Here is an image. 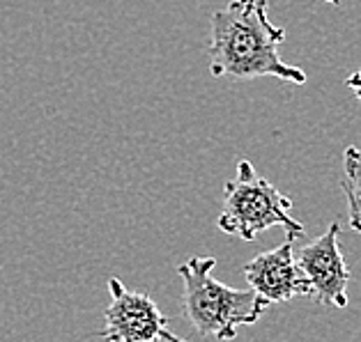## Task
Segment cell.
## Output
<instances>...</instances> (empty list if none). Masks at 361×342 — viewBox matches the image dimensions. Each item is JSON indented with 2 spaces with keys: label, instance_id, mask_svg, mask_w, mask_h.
Returning a JSON list of instances; mask_svg holds the SVG:
<instances>
[{
  "label": "cell",
  "instance_id": "obj_1",
  "mask_svg": "<svg viewBox=\"0 0 361 342\" xmlns=\"http://www.w3.org/2000/svg\"><path fill=\"white\" fill-rule=\"evenodd\" d=\"M269 0H231L209 19V72L231 76L235 81H251L274 76L281 81L304 85L306 74L295 65H286L279 46L286 42V30L267 16Z\"/></svg>",
  "mask_w": 361,
  "mask_h": 342
},
{
  "label": "cell",
  "instance_id": "obj_2",
  "mask_svg": "<svg viewBox=\"0 0 361 342\" xmlns=\"http://www.w3.org/2000/svg\"><path fill=\"white\" fill-rule=\"evenodd\" d=\"M216 258H191L178 267L182 305L191 329L219 342L235 340L237 329L251 327L269 305L253 289L228 287L212 276Z\"/></svg>",
  "mask_w": 361,
  "mask_h": 342
},
{
  "label": "cell",
  "instance_id": "obj_3",
  "mask_svg": "<svg viewBox=\"0 0 361 342\" xmlns=\"http://www.w3.org/2000/svg\"><path fill=\"white\" fill-rule=\"evenodd\" d=\"M293 200L283 196L274 184L255 172L253 163L237 161L235 177L224 186V207L219 216V230L253 241L267 227H286V232L302 236L304 225L290 216Z\"/></svg>",
  "mask_w": 361,
  "mask_h": 342
},
{
  "label": "cell",
  "instance_id": "obj_4",
  "mask_svg": "<svg viewBox=\"0 0 361 342\" xmlns=\"http://www.w3.org/2000/svg\"><path fill=\"white\" fill-rule=\"evenodd\" d=\"M338 239L341 223L334 221L327 227V232L308 241L302 251L295 253V260L308 278V285H311L308 296H313L315 303L331 305V308H348L350 271Z\"/></svg>",
  "mask_w": 361,
  "mask_h": 342
},
{
  "label": "cell",
  "instance_id": "obj_5",
  "mask_svg": "<svg viewBox=\"0 0 361 342\" xmlns=\"http://www.w3.org/2000/svg\"><path fill=\"white\" fill-rule=\"evenodd\" d=\"M111 305L104 312V342H152L169 317L145 292H131L120 278H109Z\"/></svg>",
  "mask_w": 361,
  "mask_h": 342
},
{
  "label": "cell",
  "instance_id": "obj_6",
  "mask_svg": "<svg viewBox=\"0 0 361 342\" xmlns=\"http://www.w3.org/2000/svg\"><path fill=\"white\" fill-rule=\"evenodd\" d=\"M295 239L297 236L288 232V239L281 246L267 253H260L258 258H253L242 269L244 280L267 305L286 303L290 299H295V296L311 294L308 278L299 269L293 253Z\"/></svg>",
  "mask_w": 361,
  "mask_h": 342
},
{
  "label": "cell",
  "instance_id": "obj_7",
  "mask_svg": "<svg viewBox=\"0 0 361 342\" xmlns=\"http://www.w3.org/2000/svg\"><path fill=\"white\" fill-rule=\"evenodd\" d=\"M341 189L348 198V221L361 234V147L350 145L343 152V179Z\"/></svg>",
  "mask_w": 361,
  "mask_h": 342
},
{
  "label": "cell",
  "instance_id": "obj_8",
  "mask_svg": "<svg viewBox=\"0 0 361 342\" xmlns=\"http://www.w3.org/2000/svg\"><path fill=\"white\" fill-rule=\"evenodd\" d=\"M345 85L350 87V92L355 94V96H357V101L361 103V69H357L355 74H352V76H348Z\"/></svg>",
  "mask_w": 361,
  "mask_h": 342
},
{
  "label": "cell",
  "instance_id": "obj_9",
  "mask_svg": "<svg viewBox=\"0 0 361 342\" xmlns=\"http://www.w3.org/2000/svg\"><path fill=\"white\" fill-rule=\"evenodd\" d=\"M152 342H187V340L180 338V336H175V333H171L169 329H161V331L154 336V340H152Z\"/></svg>",
  "mask_w": 361,
  "mask_h": 342
},
{
  "label": "cell",
  "instance_id": "obj_10",
  "mask_svg": "<svg viewBox=\"0 0 361 342\" xmlns=\"http://www.w3.org/2000/svg\"><path fill=\"white\" fill-rule=\"evenodd\" d=\"M322 3H329V5H341V0H322Z\"/></svg>",
  "mask_w": 361,
  "mask_h": 342
}]
</instances>
